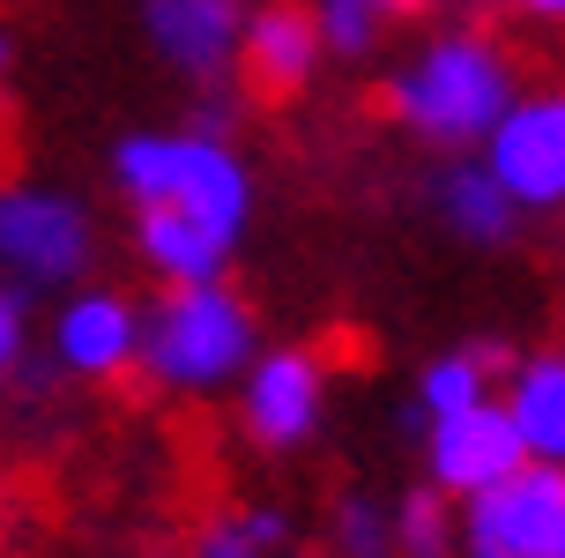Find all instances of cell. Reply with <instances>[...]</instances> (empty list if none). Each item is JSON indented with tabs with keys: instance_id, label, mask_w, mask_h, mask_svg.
<instances>
[{
	"instance_id": "obj_18",
	"label": "cell",
	"mask_w": 565,
	"mask_h": 558,
	"mask_svg": "<svg viewBox=\"0 0 565 558\" xmlns=\"http://www.w3.org/2000/svg\"><path fill=\"white\" fill-rule=\"evenodd\" d=\"M312 23H320V45L342 53V60L372 53V38H380V15H372L365 0H320V8H312Z\"/></svg>"
},
{
	"instance_id": "obj_22",
	"label": "cell",
	"mask_w": 565,
	"mask_h": 558,
	"mask_svg": "<svg viewBox=\"0 0 565 558\" xmlns=\"http://www.w3.org/2000/svg\"><path fill=\"white\" fill-rule=\"evenodd\" d=\"M8 60H15V45H8V30H0V67H8Z\"/></svg>"
},
{
	"instance_id": "obj_12",
	"label": "cell",
	"mask_w": 565,
	"mask_h": 558,
	"mask_svg": "<svg viewBox=\"0 0 565 558\" xmlns=\"http://www.w3.org/2000/svg\"><path fill=\"white\" fill-rule=\"evenodd\" d=\"M507 418L529 446V462H558L565 470V350L507 365Z\"/></svg>"
},
{
	"instance_id": "obj_5",
	"label": "cell",
	"mask_w": 565,
	"mask_h": 558,
	"mask_svg": "<svg viewBox=\"0 0 565 558\" xmlns=\"http://www.w3.org/2000/svg\"><path fill=\"white\" fill-rule=\"evenodd\" d=\"M469 558H565V470L558 462H521L491 492L461 499V536Z\"/></svg>"
},
{
	"instance_id": "obj_3",
	"label": "cell",
	"mask_w": 565,
	"mask_h": 558,
	"mask_svg": "<svg viewBox=\"0 0 565 558\" xmlns=\"http://www.w3.org/2000/svg\"><path fill=\"white\" fill-rule=\"evenodd\" d=\"M254 350H260L254 306L224 276H201V283H164L157 291V306L141 313L135 365L171 394H216L254 365Z\"/></svg>"
},
{
	"instance_id": "obj_20",
	"label": "cell",
	"mask_w": 565,
	"mask_h": 558,
	"mask_svg": "<svg viewBox=\"0 0 565 558\" xmlns=\"http://www.w3.org/2000/svg\"><path fill=\"white\" fill-rule=\"evenodd\" d=\"M529 23H543V30H565V0H513Z\"/></svg>"
},
{
	"instance_id": "obj_10",
	"label": "cell",
	"mask_w": 565,
	"mask_h": 558,
	"mask_svg": "<svg viewBox=\"0 0 565 558\" xmlns=\"http://www.w3.org/2000/svg\"><path fill=\"white\" fill-rule=\"evenodd\" d=\"M149 45L194 75V83H216L238 67V38H246V8L238 0H149Z\"/></svg>"
},
{
	"instance_id": "obj_1",
	"label": "cell",
	"mask_w": 565,
	"mask_h": 558,
	"mask_svg": "<svg viewBox=\"0 0 565 558\" xmlns=\"http://www.w3.org/2000/svg\"><path fill=\"white\" fill-rule=\"evenodd\" d=\"M113 187L135 201V253L164 283L224 276L254 223V171L216 135H127L113 149Z\"/></svg>"
},
{
	"instance_id": "obj_7",
	"label": "cell",
	"mask_w": 565,
	"mask_h": 558,
	"mask_svg": "<svg viewBox=\"0 0 565 558\" xmlns=\"http://www.w3.org/2000/svg\"><path fill=\"white\" fill-rule=\"evenodd\" d=\"M424 462H431V492L477 499V492H491L499 476H513L521 462H529V446H521V432H513L507 402L483 394V402H469V410L424 418Z\"/></svg>"
},
{
	"instance_id": "obj_11",
	"label": "cell",
	"mask_w": 565,
	"mask_h": 558,
	"mask_svg": "<svg viewBox=\"0 0 565 558\" xmlns=\"http://www.w3.org/2000/svg\"><path fill=\"white\" fill-rule=\"evenodd\" d=\"M141 350V306L119 291H75L53 320V358L83 380H119Z\"/></svg>"
},
{
	"instance_id": "obj_21",
	"label": "cell",
	"mask_w": 565,
	"mask_h": 558,
	"mask_svg": "<svg viewBox=\"0 0 565 558\" xmlns=\"http://www.w3.org/2000/svg\"><path fill=\"white\" fill-rule=\"evenodd\" d=\"M372 15H424V8H431V0H365Z\"/></svg>"
},
{
	"instance_id": "obj_17",
	"label": "cell",
	"mask_w": 565,
	"mask_h": 558,
	"mask_svg": "<svg viewBox=\"0 0 565 558\" xmlns=\"http://www.w3.org/2000/svg\"><path fill=\"white\" fill-rule=\"evenodd\" d=\"M335 558H395V514L365 492L335 506Z\"/></svg>"
},
{
	"instance_id": "obj_13",
	"label": "cell",
	"mask_w": 565,
	"mask_h": 558,
	"mask_svg": "<svg viewBox=\"0 0 565 558\" xmlns=\"http://www.w3.org/2000/svg\"><path fill=\"white\" fill-rule=\"evenodd\" d=\"M439 217H447V231L461 246H507L521 209H513V194L483 165H454L439 179Z\"/></svg>"
},
{
	"instance_id": "obj_6",
	"label": "cell",
	"mask_w": 565,
	"mask_h": 558,
	"mask_svg": "<svg viewBox=\"0 0 565 558\" xmlns=\"http://www.w3.org/2000/svg\"><path fill=\"white\" fill-rule=\"evenodd\" d=\"M483 171L513 194V209H565V90H521L483 135Z\"/></svg>"
},
{
	"instance_id": "obj_9",
	"label": "cell",
	"mask_w": 565,
	"mask_h": 558,
	"mask_svg": "<svg viewBox=\"0 0 565 558\" xmlns=\"http://www.w3.org/2000/svg\"><path fill=\"white\" fill-rule=\"evenodd\" d=\"M320 23H312V8L298 0H268L246 15V38H238V67H246V90L282 105V97H298L312 83V67H320Z\"/></svg>"
},
{
	"instance_id": "obj_14",
	"label": "cell",
	"mask_w": 565,
	"mask_h": 558,
	"mask_svg": "<svg viewBox=\"0 0 565 558\" xmlns=\"http://www.w3.org/2000/svg\"><path fill=\"white\" fill-rule=\"evenodd\" d=\"M499 372H507V350H499V343H461L447 358H431L417 372V418H447V410L483 402Z\"/></svg>"
},
{
	"instance_id": "obj_19",
	"label": "cell",
	"mask_w": 565,
	"mask_h": 558,
	"mask_svg": "<svg viewBox=\"0 0 565 558\" xmlns=\"http://www.w3.org/2000/svg\"><path fill=\"white\" fill-rule=\"evenodd\" d=\"M15 365H23V298L0 283V380H8Z\"/></svg>"
},
{
	"instance_id": "obj_8",
	"label": "cell",
	"mask_w": 565,
	"mask_h": 558,
	"mask_svg": "<svg viewBox=\"0 0 565 558\" xmlns=\"http://www.w3.org/2000/svg\"><path fill=\"white\" fill-rule=\"evenodd\" d=\"M238 418L268 454L282 446H306L328 418V365L312 350H254V365L238 372Z\"/></svg>"
},
{
	"instance_id": "obj_4",
	"label": "cell",
	"mask_w": 565,
	"mask_h": 558,
	"mask_svg": "<svg viewBox=\"0 0 565 558\" xmlns=\"http://www.w3.org/2000/svg\"><path fill=\"white\" fill-rule=\"evenodd\" d=\"M97 253V223L75 194L60 187H0V283L15 298H38V291H60L75 283Z\"/></svg>"
},
{
	"instance_id": "obj_2",
	"label": "cell",
	"mask_w": 565,
	"mask_h": 558,
	"mask_svg": "<svg viewBox=\"0 0 565 558\" xmlns=\"http://www.w3.org/2000/svg\"><path fill=\"white\" fill-rule=\"evenodd\" d=\"M513 97H521L513 53L499 38H483V30L424 38L417 53L395 67V83H387V112H395L417 141H439V149L483 141Z\"/></svg>"
},
{
	"instance_id": "obj_15",
	"label": "cell",
	"mask_w": 565,
	"mask_h": 558,
	"mask_svg": "<svg viewBox=\"0 0 565 558\" xmlns=\"http://www.w3.org/2000/svg\"><path fill=\"white\" fill-rule=\"evenodd\" d=\"M276 551H282V514H268V506L224 514L194 536V558H276Z\"/></svg>"
},
{
	"instance_id": "obj_16",
	"label": "cell",
	"mask_w": 565,
	"mask_h": 558,
	"mask_svg": "<svg viewBox=\"0 0 565 558\" xmlns=\"http://www.w3.org/2000/svg\"><path fill=\"white\" fill-rule=\"evenodd\" d=\"M454 551V522H447V492H409L395 506V558H447Z\"/></svg>"
}]
</instances>
